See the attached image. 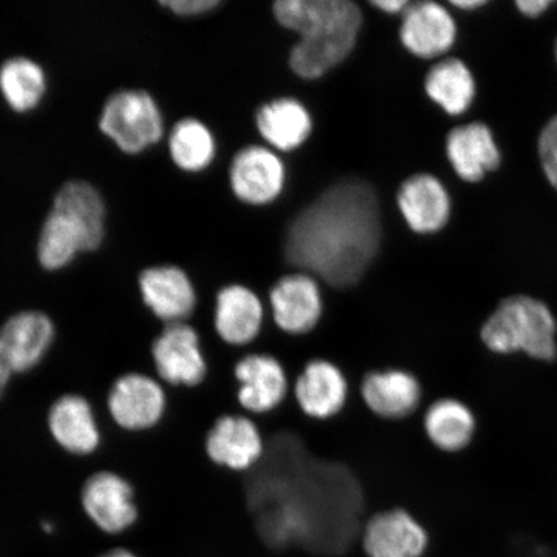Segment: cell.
Listing matches in <instances>:
<instances>
[{"mask_svg":"<svg viewBox=\"0 0 557 557\" xmlns=\"http://www.w3.org/2000/svg\"><path fill=\"white\" fill-rule=\"evenodd\" d=\"M246 497L264 545L341 555L363 531L364 494L346 465L312 456L302 438L271 437L246 480Z\"/></svg>","mask_w":557,"mask_h":557,"instance_id":"1","label":"cell"},{"mask_svg":"<svg viewBox=\"0 0 557 557\" xmlns=\"http://www.w3.org/2000/svg\"><path fill=\"white\" fill-rule=\"evenodd\" d=\"M381 208L377 193L360 178L326 189L290 222L285 257L333 288L357 285L379 253Z\"/></svg>","mask_w":557,"mask_h":557,"instance_id":"2","label":"cell"},{"mask_svg":"<svg viewBox=\"0 0 557 557\" xmlns=\"http://www.w3.org/2000/svg\"><path fill=\"white\" fill-rule=\"evenodd\" d=\"M278 24L299 35L289 64L304 79H317L343 62L357 45L363 15L348 0H278Z\"/></svg>","mask_w":557,"mask_h":557,"instance_id":"3","label":"cell"},{"mask_svg":"<svg viewBox=\"0 0 557 557\" xmlns=\"http://www.w3.org/2000/svg\"><path fill=\"white\" fill-rule=\"evenodd\" d=\"M480 338L494 354L522 352L529 358L553 361L557 357V322L540 299L517 295L500 301L485 320Z\"/></svg>","mask_w":557,"mask_h":557,"instance_id":"4","label":"cell"},{"mask_svg":"<svg viewBox=\"0 0 557 557\" xmlns=\"http://www.w3.org/2000/svg\"><path fill=\"white\" fill-rule=\"evenodd\" d=\"M99 128L125 154H139L164 136V117L148 90L121 89L109 97Z\"/></svg>","mask_w":557,"mask_h":557,"instance_id":"5","label":"cell"},{"mask_svg":"<svg viewBox=\"0 0 557 557\" xmlns=\"http://www.w3.org/2000/svg\"><path fill=\"white\" fill-rule=\"evenodd\" d=\"M55 339L53 320L39 310L13 313L0 326V400L15 375L25 374L45 360Z\"/></svg>","mask_w":557,"mask_h":557,"instance_id":"6","label":"cell"},{"mask_svg":"<svg viewBox=\"0 0 557 557\" xmlns=\"http://www.w3.org/2000/svg\"><path fill=\"white\" fill-rule=\"evenodd\" d=\"M107 407L117 428L144 433L163 421L169 399L162 382L145 373L129 372L111 385Z\"/></svg>","mask_w":557,"mask_h":557,"instance_id":"7","label":"cell"},{"mask_svg":"<svg viewBox=\"0 0 557 557\" xmlns=\"http://www.w3.org/2000/svg\"><path fill=\"white\" fill-rule=\"evenodd\" d=\"M81 503L89 521L108 535L129 531L139 518L134 486L114 471L92 473L83 484Z\"/></svg>","mask_w":557,"mask_h":557,"instance_id":"8","label":"cell"},{"mask_svg":"<svg viewBox=\"0 0 557 557\" xmlns=\"http://www.w3.org/2000/svg\"><path fill=\"white\" fill-rule=\"evenodd\" d=\"M151 358L160 382L197 387L208 374V363L197 330L190 324L164 325L151 345Z\"/></svg>","mask_w":557,"mask_h":557,"instance_id":"9","label":"cell"},{"mask_svg":"<svg viewBox=\"0 0 557 557\" xmlns=\"http://www.w3.org/2000/svg\"><path fill=\"white\" fill-rule=\"evenodd\" d=\"M138 290L146 308L164 325L186 323L198 305L197 290L176 264H157L141 271Z\"/></svg>","mask_w":557,"mask_h":557,"instance_id":"10","label":"cell"},{"mask_svg":"<svg viewBox=\"0 0 557 557\" xmlns=\"http://www.w3.org/2000/svg\"><path fill=\"white\" fill-rule=\"evenodd\" d=\"M270 306L277 329L290 336L315 330L324 311L319 284L306 273L278 278L270 292Z\"/></svg>","mask_w":557,"mask_h":557,"instance_id":"11","label":"cell"},{"mask_svg":"<svg viewBox=\"0 0 557 557\" xmlns=\"http://www.w3.org/2000/svg\"><path fill=\"white\" fill-rule=\"evenodd\" d=\"M267 445L257 424L246 416L226 414L215 420L206 437V453L214 465L232 471H250Z\"/></svg>","mask_w":557,"mask_h":557,"instance_id":"12","label":"cell"},{"mask_svg":"<svg viewBox=\"0 0 557 557\" xmlns=\"http://www.w3.org/2000/svg\"><path fill=\"white\" fill-rule=\"evenodd\" d=\"M361 540L368 557H422L429 546L426 529L403 508L374 513Z\"/></svg>","mask_w":557,"mask_h":557,"instance_id":"13","label":"cell"},{"mask_svg":"<svg viewBox=\"0 0 557 557\" xmlns=\"http://www.w3.org/2000/svg\"><path fill=\"white\" fill-rule=\"evenodd\" d=\"M47 428L62 450L86 457L101 447L102 436L92 404L79 394L55 399L47 412Z\"/></svg>","mask_w":557,"mask_h":557,"instance_id":"14","label":"cell"},{"mask_svg":"<svg viewBox=\"0 0 557 557\" xmlns=\"http://www.w3.org/2000/svg\"><path fill=\"white\" fill-rule=\"evenodd\" d=\"M238 401L247 412H273L287 398L289 382L281 361L269 354H248L235 364Z\"/></svg>","mask_w":557,"mask_h":557,"instance_id":"15","label":"cell"},{"mask_svg":"<svg viewBox=\"0 0 557 557\" xmlns=\"http://www.w3.org/2000/svg\"><path fill=\"white\" fill-rule=\"evenodd\" d=\"M230 184L244 203L261 206L277 198L284 185V166L274 152L249 146L233 159Z\"/></svg>","mask_w":557,"mask_h":557,"instance_id":"16","label":"cell"},{"mask_svg":"<svg viewBox=\"0 0 557 557\" xmlns=\"http://www.w3.org/2000/svg\"><path fill=\"white\" fill-rule=\"evenodd\" d=\"M295 396L302 413L313 420H330L346 406L348 382L341 368L330 360L313 359L295 383Z\"/></svg>","mask_w":557,"mask_h":557,"instance_id":"17","label":"cell"},{"mask_svg":"<svg viewBox=\"0 0 557 557\" xmlns=\"http://www.w3.org/2000/svg\"><path fill=\"white\" fill-rule=\"evenodd\" d=\"M360 393L372 413L389 421L412 416L422 400L420 381L413 373L399 368L367 373Z\"/></svg>","mask_w":557,"mask_h":557,"instance_id":"18","label":"cell"},{"mask_svg":"<svg viewBox=\"0 0 557 557\" xmlns=\"http://www.w3.org/2000/svg\"><path fill=\"white\" fill-rule=\"evenodd\" d=\"M263 318L261 299L244 285H226L215 297L214 330L230 346L252 344L260 336Z\"/></svg>","mask_w":557,"mask_h":557,"instance_id":"19","label":"cell"},{"mask_svg":"<svg viewBox=\"0 0 557 557\" xmlns=\"http://www.w3.org/2000/svg\"><path fill=\"white\" fill-rule=\"evenodd\" d=\"M456 23L443 5L435 2L410 3L404 11L400 38L409 52L434 59L456 40Z\"/></svg>","mask_w":557,"mask_h":557,"instance_id":"20","label":"cell"},{"mask_svg":"<svg viewBox=\"0 0 557 557\" xmlns=\"http://www.w3.org/2000/svg\"><path fill=\"white\" fill-rule=\"evenodd\" d=\"M398 205L407 224L417 233H435L449 219L448 193L441 181L431 174H416L404 181Z\"/></svg>","mask_w":557,"mask_h":557,"instance_id":"21","label":"cell"},{"mask_svg":"<svg viewBox=\"0 0 557 557\" xmlns=\"http://www.w3.org/2000/svg\"><path fill=\"white\" fill-rule=\"evenodd\" d=\"M52 209L66 215L79 228L86 252L101 247L107 228V205L96 186L85 180L67 181L54 194Z\"/></svg>","mask_w":557,"mask_h":557,"instance_id":"22","label":"cell"},{"mask_svg":"<svg viewBox=\"0 0 557 557\" xmlns=\"http://www.w3.org/2000/svg\"><path fill=\"white\" fill-rule=\"evenodd\" d=\"M447 154L459 177L478 183L487 172L498 169L500 154L490 128L470 123L449 132Z\"/></svg>","mask_w":557,"mask_h":557,"instance_id":"23","label":"cell"},{"mask_svg":"<svg viewBox=\"0 0 557 557\" xmlns=\"http://www.w3.org/2000/svg\"><path fill=\"white\" fill-rule=\"evenodd\" d=\"M423 429L437 449L457 453L468 448L475 436L476 418L463 401L443 398L428 408Z\"/></svg>","mask_w":557,"mask_h":557,"instance_id":"24","label":"cell"},{"mask_svg":"<svg viewBox=\"0 0 557 557\" xmlns=\"http://www.w3.org/2000/svg\"><path fill=\"white\" fill-rule=\"evenodd\" d=\"M257 128L276 149L289 151L299 148L311 134L308 110L294 99H278L263 104L257 113Z\"/></svg>","mask_w":557,"mask_h":557,"instance_id":"25","label":"cell"},{"mask_svg":"<svg viewBox=\"0 0 557 557\" xmlns=\"http://www.w3.org/2000/svg\"><path fill=\"white\" fill-rule=\"evenodd\" d=\"M46 92V72L37 61L15 55L0 66V94L16 113H29L38 108Z\"/></svg>","mask_w":557,"mask_h":557,"instance_id":"26","label":"cell"},{"mask_svg":"<svg viewBox=\"0 0 557 557\" xmlns=\"http://www.w3.org/2000/svg\"><path fill=\"white\" fill-rule=\"evenodd\" d=\"M424 87L430 99L450 115L465 113L476 89L469 67L458 59H447L431 67Z\"/></svg>","mask_w":557,"mask_h":557,"instance_id":"27","label":"cell"},{"mask_svg":"<svg viewBox=\"0 0 557 557\" xmlns=\"http://www.w3.org/2000/svg\"><path fill=\"white\" fill-rule=\"evenodd\" d=\"M85 252V240L79 228L66 215L52 209L38 236L37 259L40 267L47 271H59Z\"/></svg>","mask_w":557,"mask_h":557,"instance_id":"28","label":"cell"},{"mask_svg":"<svg viewBox=\"0 0 557 557\" xmlns=\"http://www.w3.org/2000/svg\"><path fill=\"white\" fill-rule=\"evenodd\" d=\"M169 151L174 165L185 172H200L213 162L215 141L207 125L195 117L174 123L169 135Z\"/></svg>","mask_w":557,"mask_h":557,"instance_id":"29","label":"cell"},{"mask_svg":"<svg viewBox=\"0 0 557 557\" xmlns=\"http://www.w3.org/2000/svg\"><path fill=\"white\" fill-rule=\"evenodd\" d=\"M539 151L543 171L557 190V115L542 129Z\"/></svg>","mask_w":557,"mask_h":557,"instance_id":"30","label":"cell"},{"mask_svg":"<svg viewBox=\"0 0 557 557\" xmlns=\"http://www.w3.org/2000/svg\"><path fill=\"white\" fill-rule=\"evenodd\" d=\"M164 9L183 17L205 15L221 4L220 0H163L159 2Z\"/></svg>","mask_w":557,"mask_h":557,"instance_id":"31","label":"cell"},{"mask_svg":"<svg viewBox=\"0 0 557 557\" xmlns=\"http://www.w3.org/2000/svg\"><path fill=\"white\" fill-rule=\"evenodd\" d=\"M552 0H519L517 2L518 9L527 16H540L542 12L548 9Z\"/></svg>","mask_w":557,"mask_h":557,"instance_id":"32","label":"cell"},{"mask_svg":"<svg viewBox=\"0 0 557 557\" xmlns=\"http://www.w3.org/2000/svg\"><path fill=\"white\" fill-rule=\"evenodd\" d=\"M371 4L386 13H399L406 11L410 3L406 0H374Z\"/></svg>","mask_w":557,"mask_h":557,"instance_id":"33","label":"cell"},{"mask_svg":"<svg viewBox=\"0 0 557 557\" xmlns=\"http://www.w3.org/2000/svg\"><path fill=\"white\" fill-rule=\"evenodd\" d=\"M451 4L461 10H473L484 5L485 2L484 0H456V2H451Z\"/></svg>","mask_w":557,"mask_h":557,"instance_id":"34","label":"cell"},{"mask_svg":"<svg viewBox=\"0 0 557 557\" xmlns=\"http://www.w3.org/2000/svg\"><path fill=\"white\" fill-rule=\"evenodd\" d=\"M99 557H138L132 549L117 547L109 549V552L102 554Z\"/></svg>","mask_w":557,"mask_h":557,"instance_id":"35","label":"cell"},{"mask_svg":"<svg viewBox=\"0 0 557 557\" xmlns=\"http://www.w3.org/2000/svg\"><path fill=\"white\" fill-rule=\"evenodd\" d=\"M556 59H557V41H556Z\"/></svg>","mask_w":557,"mask_h":557,"instance_id":"36","label":"cell"}]
</instances>
